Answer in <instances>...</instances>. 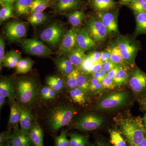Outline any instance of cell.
Segmentation results:
<instances>
[{"label":"cell","instance_id":"6da1fadb","mask_svg":"<svg viewBox=\"0 0 146 146\" xmlns=\"http://www.w3.org/2000/svg\"><path fill=\"white\" fill-rule=\"evenodd\" d=\"M118 123L129 146H138L145 138V131L140 118H121L119 120Z\"/></svg>","mask_w":146,"mask_h":146},{"label":"cell","instance_id":"7a4b0ae2","mask_svg":"<svg viewBox=\"0 0 146 146\" xmlns=\"http://www.w3.org/2000/svg\"><path fill=\"white\" fill-rule=\"evenodd\" d=\"M38 86L31 79L23 78L17 83L15 97L20 106L27 108L34 104L38 98Z\"/></svg>","mask_w":146,"mask_h":146},{"label":"cell","instance_id":"3957f363","mask_svg":"<svg viewBox=\"0 0 146 146\" xmlns=\"http://www.w3.org/2000/svg\"><path fill=\"white\" fill-rule=\"evenodd\" d=\"M75 110L71 106H60L51 110L48 115V122L54 131L68 125L72 119Z\"/></svg>","mask_w":146,"mask_h":146},{"label":"cell","instance_id":"277c9868","mask_svg":"<svg viewBox=\"0 0 146 146\" xmlns=\"http://www.w3.org/2000/svg\"><path fill=\"white\" fill-rule=\"evenodd\" d=\"M21 45L25 52L33 55L45 56L53 54L42 42L35 38L23 39Z\"/></svg>","mask_w":146,"mask_h":146},{"label":"cell","instance_id":"5b68a950","mask_svg":"<svg viewBox=\"0 0 146 146\" xmlns=\"http://www.w3.org/2000/svg\"><path fill=\"white\" fill-rule=\"evenodd\" d=\"M103 119L98 115L89 113L83 115L75 123V127L82 131H90L96 129L103 123Z\"/></svg>","mask_w":146,"mask_h":146},{"label":"cell","instance_id":"8992f818","mask_svg":"<svg viewBox=\"0 0 146 146\" xmlns=\"http://www.w3.org/2000/svg\"><path fill=\"white\" fill-rule=\"evenodd\" d=\"M128 94L126 92H120L111 94L101 101L96 108L100 110H109L122 106L127 101Z\"/></svg>","mask_w":146,"mask_h":146},{"label":"cell","instance_id":"52a82bcc","mask_svg":"<svg viewBox=\"0 0 146 146\" xmlns=\"http://www.w3.org/2000/svg\"><path fill=\"white\" fill-rule=\"evenodd\" d=\"M63 31L62 27L57 24H53L42 31L40 38L50 45L56 46L60 42Z\"/></svg>","mask_w":146,"mask_h":146},{"label":"cell","instance_id":"ba28073f","mask_svg":"<svg viewBox=\"0 0 146 146\" xmlns=\"http://www.w3.org/2000/svg\"><path fill=\"white\" fill-rule=\"evenodd\" d=\"M27 28L22 22L12 21L7 24L5 27L6 36L11 41H17L25 36Z\"/></svg>","mask_w":146,"mask_h":146},{"label":"cell","instance_id":"9c48e42d","mask_svg":"<svg viewBox=\"0 0 146 146\" xmlns=\"http://www.w3.org/2000/svg\"><path fill=\"white\" fill-rule=\"evenodd\" d=\"M88 29L89 34L96 42H103L107 38V30L100 20L91 19L88 23Z\"/></svg>","mask_w":146,"mask_h":146},{"label":"cell","instance_id":"30bf717a","mask_svg":"<svg viewBox=\"0 0 146 146\" xmlns=\"http://www.w3.org/2000/svg\"><path fill=\"white\" fill-rule=\"evenodd\" d=\"M118 44L124 61L128 64H132L137 51L136 45L126 38L120 39Z\"/></svg>","mask_w":146,"mask_h":146},{"label":"cell","instance_id":"8fae6325","mask_svg":"<svg viewBox=\"0 0 146 146\" xmlns=\"http://www.w3.org/2000/svg\"><path fill=\"white\" fill-rule=\"evenodd\" d=\"M78 29L74 27L68 32L65 36L58 51L59 55L70 52L76 46V37Z\"/></svg>","mask_w":146,"mask_h":146},{"label":"cell","instance_id":"7c38bea8","mask_svg":"<svg viewBox=\"0 0 146 146\" xmlns=\"http://www.w3.org/2000/svg\"><path fill=\"white\" fill-rule=\"evenodd\" d=\"M129 85L136 93L145 91L146 89V74L139 69L135 70L129 80Z\"/></svg>","mask_w":146,"mask_h":146},{"label":"cell","instance_id":"4fadbf2b","mask_svg":"<svg viewBox=\"0 0 146 146\" xmlns=\"http://www.w3.org/2000/svg\"><path fill=\"white\" fill-rule=\"evenodd\" d=\"M8 141L10 146H33L34 145L29 133H25L19 128L14 129Z\"/></svg>","mask_w":146,"mask_h":146},{"label":"cell","instance_id":"5bb4252c","mask_svg":"<svg viewBox=\"0 0 146 146\" xmlns=\"http://www.w3.org/2000/svg\"><path fill=\"white\" fill-rule=\"evenodd\" d=\"M97 15L107 30L108 35H111L118 31L117 20L114 13L106 11H99L98 12Z\"/></svg>","mask_w":146,"mask_h":146},{"label":"cell","instance_id":"9a60e30c","mask_svg":"<svg viewBox=\"0 0 146 146\" xmlns=\"http://www.w3.org/2000/svg\"><path fill=\"white\" fill-rule=\"evenodd\" d=\"M96 46V43L89 36V32L85 29L78 30L76 37V46L84 52Z\"/></svg>","mask_w":146,"mask_h":146},{"label":"cell","instance_id":"2e32d148","mask_svg":"<svg viewBox=\"0 0 146 146\" xmlns=\"http://www.w3.org/2000/svg\"><path fill=\"white\" fill-rule=\"evenodd\" d=\"M20 107L21 129L25 133L29 134L34 124L33 117L30 110L27 108L21 106Z\"/></svg>","mask_w":146,"mask_h":146},{"label":"cell","instance_id":"e0dca14e","mask_svg":"<svg viewBox=\"0 0 146 146\" xmlns=\"http://www.w3.org/2000/svg\"><path fill=\"white\" fill-rule=\"evenodd\" d=\"M0 96L7 98L11 102L15 97V91L12 80L9 78L2 80L0 82Z\"/></svg>","mask_w":146,"mask_h":146},{"label":"cell","instance_id":"ac0fdd59","mask_svg":"<svg viewBox=\"0 0 146 146\" xmlns=\"http://www.w3.org/2000/svg\"><path fill=\"white\" fill-rule=\"evenodd\" d=\"M13 101L11 102L8 125L10 127L13 128L14 129L19 128L18 125L20 122L21 113L20 106Z\"/></svg>","mask_w":146,"mask_h":146},{"label":"cell","instance_id":"d6986e66","mask_svg":"<svg viewBox=\"0 0 146 146\" xmlns=\"http://www.w3.org/2000/svg\"><path fill=\"white\" fill-rule=\"evenodd\" d=\"M21 58V54L19 53L14 50L10 51L5 55L3 66L8 68H16Z\"/></svg>","mask_w":146,"mask_h":146},{"label":"cell","instance_id":"ffe728a7","mask_svg":"<svg viewBox=\"0 0 146 146\" xmlns=\"http://www.w3.org/2000/svg\"><path fill=\"white\" fill-rule=\"evenodd\" d=\"M29 135L35 146H43V131L39 125L34 124Z\"/></svg>","mask_w":146,"mask_h":146},{"label":"cell","instance_id":"44dd1931","mask_svg":"<svg viewBox=\"0 0 146 146\" xmlns=\"http://www.w3.org/2000/svg\"><path fill=\"white\" fill-rule=\"evenodd\" d=\"M86 94L87 93L77 87L71 89L69 93L71 100L74 102L82 106L86 104L87 102Z\"/></svg>","mask_w":146,"mask_h":146},{"label":"cell","instance_id":"7402d4cb","mask_svg":"<svg viewBox=\"0 0 146 146\" xmlns=\"http://www.w3.org/2000/svg\"><path fill=\"white\" fill-rule=\"evenodd\" d=\"M87 55L81 50L76 48L71 50L68 54V58L74 66L80 68Z\"/></svg>","mask_w":146,"mask_h":146},{"label":"cell","instance_id":"603a6c76","mask_svg":"<svg viewBox=\"0 0 146 146\" xmlns=\"http://www.w3.org/2000/svg\"><path fill=\"white\" fill-rule=\"evenodd\" d=\"M81 3L80 0H57L56 7L58 11L62 12L77 8Z\"/></svg>","mask_w":146,"mask_h":146},{"label":"cell","instance_id":"cb8c5ba5","mask_svg":"<svg viewBox=\"0 0 146 146\" xmlns=\"http://www.w3.org/2000/svg\"><path fill=\"white\" fill-rule=\"evenodd\" d=\"M55 64L58 70L63 75L67 76L74 70V65L71 63L69 58H62L55 61Z\"/></svg>","mask_w":146,"mask_h":146},{"label":"cell","instance_id":"d4e9b609","mask_svg":"<svg viewBox=\"0 0 146 146\" xmlns=\"http://www.w3.org/2000/svg\"><path fill=\"white\" fill-rule=\"evenodd\" d=\"M46 82L47 86L56 92H59L63 90L66 84L63 79L58 76L49 77L47 78Z\"/></svg>","mask_w":146,"mask_h":146},{"label":"cell","instance_id":"484cf974","mask_svg":"<svg viewBox=\"0 0 146 146\" xmlns=\"http://www.w3.org/2000/svg\"><path fill=\"white\" fill-rule=\"evenodd\" d=\"M33 0H16L15 9L16 13L19 15L29 14L30 6Z\"/></svg>","mask_w":146,"mask_h":146},{"label":"cell","instance_id":"4316f807","mask_svg":"<svg viewBox=\"0 0 146 146\" xmlns=\"http://www.w3.org/2000/svg\"><path fill=\"white\" fill-rule=\"evenodd\" d=\"M51 0H33L30 6V12H42L50 6Z\"/></svg>","mask_w":146,"mask_h":146},{"label":"cell","instance_id":"83f0119b","mask_svg":"<svg viewBox=\"0 0 146 146\" xmlns=\"http://www.w3.org/2000/svg\"><path fill=\"white\" fill-rule=\"evenodd\" d=\"M116 3L114 0H94L93 5L99 11H106L114 8Z\"/></svg>","mask_w":146,"mask_h":146},{"label":"cell","instance_id":"f1b7e54d","mask_svg":"<svg viewBox=\"0 0 146 146\" xmlns=\"http://www.w3.org/2000/svg\"><path fill=\"white\" fill-rule=\"evenodd\" d=\"M109 49L110 54V60H112L116 64H123L125 62L123 58L119 47L117 44L112 45L109 47Z\"/></svg>","mask_w":146,"mask_h":146},{"label":"cell","instance_id":"f546056e","mask_svg":"<svg viewBox=\"0 0 146 146\" xmlns=\"http://www.w3.org/2000/svg\"><path fill=\"white\" fill-rule=\"evenodd\" d=\"M33 63L30 59L24 58L21 59L16 67L17 74H24L29 72L32 68Z\"/></svg>","mask_w":146,"mask_h":146},{"label":"cell","instance_id":"4dcf8cb0","mask_svg":"<svg viewBox=\"0 0 146 146\" xmlns=\"http://www.w3.org/2000/svg\"><path fill=\"white\" fill-rule=\"evenodd\" d=\"M84 17V13L81 11H76L68 14V21L74 27L79 25Z\"/></svg>","mask_w":146,"mask_h":146},{"label":"cell","instance_id":"1f68e13d","mask_svg":"<svg viewBox=\"0 0 146 146\" xmlns=\"http://www.w3.org/2000/svg\"><path fill=\"white\" fill-rule=\"evenodd\" d=\"M127 70L122 66L113 78L115 86H121L125 84L127 81Z\"/></svg>","mask_w":146,"mask_h":146},{"label":"cell","instance_id":"d6a6232c","mask_svg":"<svg viewBox=\"0 0 146 146\" xmlns=\"http://www.w3.org/2000/svg\"><path fill=\"white\" fill-rule=\"evenodd\" d=\"M136 21V33L146 34V13H137Z\"/></svg>","mask_w":146,"mask_h":146},{"label":"cell","instance_id":"836d02e7","mask_svg":"<svg viewBox=\"0 0 146 146\" xmlns=\"http://www.w3.org/2000/svg\"><path fill=\"white\" fill-rule=\"evenodd\" d=\"M70 146H86L87 143L86 137L76 133L70 134Z\"/></svg>","mask_w":146,"mask_h":146},{"label":"cell","instance_id":"e575fe53","mask_svg":"<svg viewBox=\"0 0 146 146\" xmlns=\"http://www.w3.org/2000/svg\"><path fill=\"white\" fill-rule=\"evenodd\" d=\"M110 133V142L114 146H126L125 141L121 133L116 130H111Z\"/></svg>","mask_w":146,"mask_h":146},{"label":"cell","instance_id":"d590c367","mask_svg":"<svg viewBox=\"0 0 146 146\" xmlns=\"http://www.w3.org/2000/svg\"><path fill=\"white\" fill-rule=\"evenodd\" d=\"M46 20V16L43 12H35L32 13L28 18V21L33 26H38Z\"/></svg>","mask_w":146,"mask_h":146},{"label":"cell","instance_id":"8d00e7d4","mask_svg":"<svg viewBox=\"0 0 146 146\" xmlns=\"http://www.w3.org/2000/svg\"><path fill=\"white\" fill-rule=\"evenodd\" d=\"M12 4H8L3 6L0 10V21L3 23L13 17Z\"/></svg>","mask_w":146,"mask_h":146},{"label":"cell","instance_id":"74e56055","mask_svg":"<svg viewBox=\"0 0 146 146\" xmlns=\"http://www.w3.org/2000/svg\"><path fill=\"white\" fill-rule=\"evenodd\" d=\"M39 94L42 98L46 100L54 99L56 95V92L48 86H43L40 88Z\"/></svg>","mask_w":146,"mask_h":146},{"label":"cell","instance_id":"f35d334b","mask_svg":"<svg viewBox=\"0 0 146 146\" xmlns=\"http://www.w3.org/2000/svg\"><path fill=\"white\" fill-rule=\"evenodd\" d=\"M79 73L78 69H75L70 74L66 76L65 82L67 86L71 89H74L77 87V79Z\"/></svg>","mask_w":146,"mask_h":146},{"label":"cell","instance_id":"ab89813d","mask_svg":"<svg viewBox=\"0 0 146 146\" xmlns=\"http://www.w3.org/2000/svg\"><path fill=\"white\" fill-rule=\"evenodd\" d=\"M90 81L86 76L80 72L77 79V87L87 93L89 91Z\"/></svg>","mask_w":146,"mask_h":146},{"label":"cell","instance_id":"60d3db41","mask_svg":"<svg viewBox=\"0 0 146 146\" xmlns=\"http://www.w3.org/2000/svg\"><path fill=\"white\" fill-rule=\"evenodd\" d=\"M130 7L136 13H146V0H133Z\"/></svg>","mask_w":146,"mask_h":146},{"label":"cell","instance_id":"b9f144b4","mask_svg":"<svg viewBox=\"0 0 146 146\" xmlns=\"http://www.w3.org/2000/svg\"><path fill=\"white\" fill-rule=\"evenodd\" d=\"M55 146H70V141L67 138L65 131H62L60 135L55 138Z\"/></svg>","mask_w":146,"mask_h":146},{"label":"cell","instance_id":"7bdbcfd3","mask_svg":"<svg viewBox=\"0 0 146 146\" xmlns=\"http://www.w3.org/2000/svg\"><path fill=\"white\" fill-rule=\"evenodd\" d=\"M94 64V63L88 58L87 56V57L82 63L80 68L84 72L91 73V68Z\"/></svg>","mask_w":146,"mask_h":146},{"label":"cell","instance_id":"ee69618b","mask_svg":"<svg viewBox=\"0 0 146 146\" xmlns=\"http://www.w3.org/2000/svg\"><path fill=\"white\" fill-rule=\"evenodd\" d=\"M103 88L112 89L115 88V86L113 79L106 75L104 77L101 82Z\"/></svg>","mask_w":146,"mask_h":146},{"label":"cell","instance_id":"f6af8a7d","mask_svg":"<svg viewBox=\"0 0 146 146\" xmlns=\"http://www.w3.org/2000/svg\"><path fill=\"white\" fill-rule=\"evenodd\" d=\"M101 52H92L87 55V57L93 63H96L100 61Z\"/></svg>","mask_w":146,"mask_h":146},{"label":"cell","instance_id":"bcb514c9","mask_svg":"<svg viewBox=\"0 0 146 146\" xmlns=\"http://www.w3.org/2000/svg\"><path fill=\"white\" fill-rule=\"evenodd\" d=\"M117 65V64L112 60H109L103 63L102 69L104 70L106 73H108L115 68Z\"/></svg>","mask_w":146,"mask_h":146},{"label":"cell","instance_id":"7dc6e473","mask_svg":"<svg viewBox=\"0 0 146 146\" xmlns=\"http://www.w3.org/2000/svg\"><path fill=\"white\" fill-rule=\"evenodd\" d=\"M5 48V43L4 40L1 36L0 38V66L1 68L2 63L3 61L4 57Z\"/></svg>","mask_w":146,"mask_h":146},{"label":"cell","instance_id":"c3c4849f","mask_svg":"<svg viewBox=\"0 0 146 146\" xmlns=\"http://www.w3.org/2000/svg\"><path fill=\"white\" fill-rule=\"evenodd\" d=\"M110 54L109 48L102 52L101 54L100 61L104 63L106 61L110 60Z\"/></svg>","mask_w":146,"mask_h":146},{"label":"cell","instance_id":"681fc988","mask_svg":"<svg viewBox=\"0 0 146 146\" xmlns=\"http://www.w3.org/2000/svg\"><path fill=\"white\" fill-rule=\"evenodd\" d=\"M122 66L121 64H117L115 68H113L111 70L109 71L107 73V76H108L110 78H112V79H113L114 77L117 73L118 71L119 70Z\"/></svg>","mask_w":146,"mask_h":146},{"label":"cell","instance_id":"f907efd6","mask_svg":"<svg viewBox=\"0 0 146 146\" xmlns=\"http://www.w3.org/2000/svg\"><path fill=\"white\" fill-rule=\"evenodd\" d=\"M103 63L101 61L98 63H94L91 68V73H94L98 72L102 69Z\"/></svg>","mask_w":146,"mask_h":146},{"label":"cell","instance_id":"816d5d0a","mask_svg":"<svg viewBox=\"0 0 146 146\" xmlns=\"http://www.w3.org/2000/svg\"><path fill=\"white\" fill-rule=\"evenodd\" d=\"M102 88H103V87L101 82H99L98 83L93 86H89V91H91L93 93H96L100 91Z\"/></svg>","mask_w":146,"mask_h":146},{"label":"cell","instance_id":"f5cc1de1","mask_svg":"<svg viewBox=\"0 0 146 146\" xmlns=\"http://www.w3.org/2000/svg\"><path fill=\"white\" fill-rule=\"evenodd\" d=\"M11 134L6 132H3L1 133L0 135V143H4L5 141H8Z\"/></svg>","mask_w":146,"mask_h":146},{"label":"cell","instance_id":"db71d44e","mask_svg":"<svg viewBox=\"0 0 146 146\" xmlns=\"http://www.w3.org/2000/svg\"><path fill=\"white\" fill-rule=\"evenodd\" d=\"M93 76L94 77L96 78L98 80L99 82H102V81L103 79L104 78L102 77L101 76L100 74L99 71L93 73Z\"/></svg>","mask_w":146,"mask_h":146},{"label":"cell","instance_id":"11a10c76","mask_svg":"<svg viewBox=\"0 0 146 146\" xmlns=\"http://www.w3.org/2000/svg\"><path fill=\"white\" fill-rule=\"evenodd\" d=\"M16 0H0L1 5L2 6L8 4H13Z\"/></svg>","mask_w":146,"mask_h":146},{"label":"cell","instance_id":"9f6ffc18","mask_svg":"<svg viewBox=\"0 0 146 146\" xmlns=\"http://www.w3.org/2000/svg\"><path fill=\"white\" fill-rule=\"evenodd\" d=\"M6 101V98L0 96V108L1 110L3 106L5 104Z\"/></svg>","mask_w":146,"mask_h":146},{"label":"cell","instance_id":"6f0895ef","mask_svg":"<svg viewBox=\"0 0 146 146\" xmlns=\"http://www.w3.org/2000/svg\"><path fill=\"white\" fill-rule=\"evenodd\" d=\"M99 72L100 74V75L103 78H104V77L105 76H106L107 75V74H106V72L103 69H102L101 70L99 71Z\"/></svg>","mask_w":146,"mask_h":146},{"label":"cell","instance_id":"680465c9","mask_svg":"<svg viewBox=\"0 0 146 146\" xmlns=\"http://www.w3.org/2000/svg\"><path fill=\"white\" fill-rule=\"evenodd\" d=\"M138 146H146V138H145Z\"/></svg>","mask_w":146,"mask_h":146},{"label":"cell","instance_id":"91938a15","mask_svg":"<svg viewBox=\"0 0 146 146\" xmlns=\"http://www.w3.org/2000/svg\"><path fill=\"white\" fill-rule=\"evenodd\" d=\"M97 145H98V146H108L104 143L100 142V141L97 142Z\"/></svg>","mask_w":146,"mask_h":146},{"label":"cell","instance_id":"94428289","mask_svg":"<svg viewBox=\"0 0 146 146\" xmlns=\"http://www.w3.org/2000/svg\"><path fill=\"white\" fill-rule=\"evenodd\" d=\"M143 104L145 109H146V98H145L143 100Z\"/></svg>","mask_w":146,"mask_h":146},{"label":"cell","instance_id":"6125c7cd","mask_svg":"<svg viewBox=\"0 0 146 146\" xmlns=\"http://www.w3.org/2000/svg\"><path fill=\"white\" fill-rule=\"evenodd\" d=\"M133 0H121L124 3H128L132 2Z\"/></svg>","mask_w":146,"mask_h":146},{"label":"cell","instance_id":"be15d7a7","mask_svg":"<svg viewBox=\"0 0 146 146\" xmlns=\"http://www.w3.org/2000/svg\"><path fill=\"white\" fill-rule=\"evenodd\" d=\"M143 121L144 123V124L145 125L146 127V113L145 115V116H144V118H143Z\"/></svg>","mask_w":146,"mask_h":146},{"label":"cell","instance_id":"e7e4bbea","mask_svg":"<svg viewBox=\"0 0 146 146\" xmlns=\"http://www.w3.org/2000/svg\"><path fill=\"white\" fill-rule=\"evenodd\" d=\"M0 146H8V145L5 143H3L1 144V145H0Z\"/></svg>","mask_w":146,"mask_h":146},{"label":"cell","instance_id":"03108f58","mask_svg":"<svg viewBox=\"0 0 146 146\" xmlns=\"http://www.w3.org/2000/svg\"><path fill=\"white\" fill-rule=\"evenodd\" d=\"M86 146H95L94 145H86Z\"/></svg>","mask_w":146,"mask_h":146}]
</instances>
